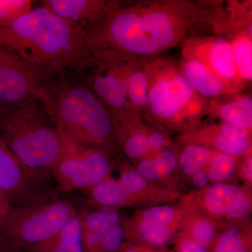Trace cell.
Returning a JSON list of instances; mask_svg holds the SVG:
<instances>
[{
    "instance_id": "cell-5",
    "label": "cell",
    "mask_w": 252,
    "mask_h": 252,
    "mask_svg": "<svg viewBox=\"0 0 252 252\" xmlns=\"http://www.w3.org/2000/svg\"><path fill=\"white\" fill-rule=\"evenodd\" d=\"M148 99L142 117L152 125L182 133L196 130L208 100L198 94L171 59H148Z\"/></svg>"
},
{
    "instance_id": "cell-15",
    "label": "cell",
    "mask_w": 252,
    "mask_h": 252,
    "mask_svg": "<svg viewBox=\"0 0 252 252\" xmlns=\"http://www.w3.org/2000/svg\"><path fill=\"white\" fill-rule=\"evenodd\" d=\"M120 182L143 205H162L174 201L180 193L174 189L160 187L141 175L135 167L126 161L119 163Z\"/></svg>"
},
{
    "instance_id": "cell-11",
    "label": "cell",
    "mask_w": 252,
    "mask_h": 252,
    "mask_svg": "<svg viewBox=\"0 0 252 252\" xmlns=\"http://www.w3.org/2000/svg\"><path fill=\"white\" fill-rule=\"evenodd\" d=\"M182 57L203 63L236 94L241 93L245 84L239 77L233 61L231 44L221 36H190L184 41Z\"/></svg>"
},
{
    "instance_id": "cell-27",
    "label": "cell",
    "mask_w": 252,
    "mask_h": 252,
    "mask_svg": "<svg viewBox=\"0 0 252 252\" xmlns=\"http://www.w3.org/2000/svg\"><path fill=\"white\" fill-rule=\"evenodd\" d=\"M214 149L203 144L187 143L178 157L181 171L187 176L205 170L210 162Z\"/></svg>"
},
{
    "instance_id": "cell-16",
    "label": "cell",
    "mask_w": 252,
    "mask_h": 252,
    "mask_svg": "<svg viewBox=\"0 0 252 252\" xmlns=\"http://www.w3.org/2000/svg\"><path fill=\"white\" fill-rule=\"evenodd\" d=\"M180 66L189 84L207 100L236 94L229 86L196 60L182 57Z\"/></svg>"
},
{
    "instance_id": "cell-29",
    "label": "cell",
    "mask_w": 252,
    "mask_h": 252,
    "mask_svg": "<svg viewBox=\"0 0 252 252\" xmlns=\"http://www.w3.org/2000/svg\"><path fill=\"white\" fill-rule=\"evenodd\" d=\"M31 0H0V30L9 27L33 9Z\"/></svg>"
},
{
    "instance_id": "cell-17",
    "label": "cell",
    "mask_w": 252,
    "mask_h": 252,
    "mask_svg": "<svg viewBox=\"0 0 252 252\" xmlns=\"http://www.w3.org/2000/svg\"><path fill=\"white\" fill-rule=\"evenodd\" d=\"M212 99L207 114L220 117L223 122L240 128H252V99L248 94H235Z\"/></svg>"
},
{
    "instance_id": "cell-25",
    "label": "cell",
    "mask_w": 252,
    "mask_h": 252,
    "mask_svg": "<svg viewBox=\"0 0 252 252\" xmlns=\"http://www.w3.org/2000/svg\"><path fill=\"white\" fill-rule=\"evenodd\" d=\"M78 216L83 234L108 230L123 223L119 210L109 207H96L94 210L78 211Z\"/></svg>"
},
{
    "instance_id": "cell-7",
    "label": "cell",
    "mask_w": 252,
    "mask_h": 252,
    "mask_svg": "<svg viewBox=\"0 0 252 252\" xmlns=\"http://www.w3.org/2000/svg\"><path fill=\"white\" fill-rule=\"evenodd\" d=\"M60 132L64 148L51 170V177L59 192L86 190L112 175L114 154L104 149L82 145Z\"/></svg>"
},
{
    "instance_id": "cell-3",
    "label": "cell",
    "mask_w": 252,
    "mask_h": 252,
    "mask_svg": "<svg viewBox=\"0 0 252 252\" xmlns=\"http://www.w3.org/2000/svg\"><path fill=\"white\" fill-rule=\"evenodd\" d=\"M41 102L55 126L78 143L113 154L119 149L110 111L82 81L63 74L46 84Z\"/></svg>"
},
{
    "instance_id": "cell-2",
    "label": "cell",
    "mask_w": 252,
    "mask_h": 252,
    "mask_svg": "<svg viewBox=\"0 0 252 252\" xmlns=\"http://www.w3.org/2000/svg\"><path fill=\"white\" fill-rule=\"evenodd\" d=\"M0 45L14 54L45 87L86 56V32L43 6L0 30Z\"/></svg>"
},
{
    "instance_id": "cell-34",
    "label": "cell",
    "mask_w": 252,
    "mask_h": 252,
    "mask_svg": "<svg viewBox=\"0 0 252 252\" xmlns=\"http://www.w3.org/2000/svg\"><path fill=\"white\" fill-rule=\"evenodd\" d=\"M242 177L251 185L252 182V158L251 154L246 155L240 167Z\"/></svg>"
},
{
    "instance_id": "cell-13",
    "label": "cell",
    "mask_w": 252,
    "mask_h": 252,
    "mask_svg": "<svg viewBox=\"0 0 252 252\" xmlns=\"http://www.w3.org/2000/svg\"><path fill=\"white\" fill-rule=\"evenodd\" d=\"M122 1L109 0H44L41 6L67 22L91 31L119 9Z\"/></svg>"
},
{
    "instance_id": "cell-14",
    "label": "cell",
    "mask_w": 252,
    "mask_h": 252,
    "mask_svg": "<svg viewBox=\"0 0 252 252\" xmlns=\"http://www.w3.org/2000/svg\"><path fill=\"white\" fill-rule=\"evenodd\" d=\"M110 112L114 135L121 150L135 161L147 157L149 154L148 128L142 116L130 109Z\"/></svg>"
},
{
    "instance_id": "cell-37",
    "label": "cell",
    "mask_w": 252,
    "mask_h": 252,
    "mask_svg": "<svg viewBox=\"0 0 252 252\" xmlns=\"http://www.w3.org/2000/svg\"></svg>"
},
{
    "instance_id": "cell-9",
    "label": "cell",
    "mask_w": 252,
    "mask_h": 252,
    "mask_svg": "<svg viewBox=\"0 0 252 252\" xmlns=\"http://www.w3.org/2000/svg\"><path fill=\"white\" fill-rule=\"evenodd\" d=\"M127 61L128 60L114 54L87 52L77 70L84 75L82 82L109 111L130 109L126 86Z\"/></svg>"
},
{
    "instance_id": "cell-35",
    "label": "cell",
    "mask_w": 252,
    "mask_h": 252,
    "mask_svg": "<svg viewBox=\"0 0 252 252\" xmlns=\"http://www.w3.org/2000/svg\"><path fill=\"white\" fill-rule=\"evenodd\" d=\"M12 207L9 199L0 190V223L7 216Z\"/></svg>"
},
{
    "instance_id": "cell-18",
    "label": "cell",
    "mask_w": 252,
    "mask_h": 252,
    "mask_svg": "<svg viewBox=\"0 0 252 252\" xmlns=\"http://www.w3.org/2000/svg\"><path fill=\"white\" fill-rule=\"evenodd\" d=\"M89 201L95 207L119 210L124 207L142 205L138 199L124 187L119 179L112 175L86 190Z\"/></svg>"
},
{
    "instance_id": "cell-21",
    "label": "cell",
    "mask_w": 252,
    "mask_h": 252,
    "mask_svg": "<svg viewBox=\"0 0 252 252\" xmlns=\"http://www.w3.org/2000/svg\"><path fill=\"white\" fill-rule=\"evenodd\" d=\"M179 166L178 156L173 149H162L152 157L136 160L135 168L151 182H158L170 175Z\"/></svg>"
},
{
    "instance_id": "cell-22",
    "label": "cell",
    "mask_w": 252,
    "mask_h": 252,
    "mask_svg": "<svg viewBox=\"0 0 252 252\" xmlns=\"http://www.w3.org/2000/svg\"><path fill=\"white\" fill-rule=\"evenodd\" d=\"M190 212L187 203L181 207L162 204L153 205L137 212L133 220L159 226L173 227L180 229L182 222Z\"/></svg>"
},
{
    "instance_id": "cell-10",
    "label": "cell",
    "mask_w": 252,
    "mask_h": 252,
    "mask_svg": "<svg viewBox=\"0 0 252 252\" xmlns=\"http://www.w3.org/2000/svg\"><path fill=\"white\" fill-rule=\"evenodd\" d=\"M195 202H188L192 211L207 217L216 223L238 222L252 210L250 194L238 186L228 183L212 184L200 190Z\"/></svg>"
},
{
    "instance_id": "cell-24",
    "label": "cell",
    "mask_w": 252,
    "mask_h": 252,
    "mask_svg": "<svg viewBox=\"0 0 252 252\" xmlns=\"http://www.w3.org/2000/svg\"><path fill=\"white\" fill-rule=\"evenodd\" d=\"M252 38L248 30H244L237 32L230 41L237 73L245 84L252 80Z\"/></svg>"
},
{
    "instance_id": "cell-31",
    "label": "cell",
    "mask_w": 252,
    "mask_h": 252,
    "mask_svg": "<svg viewBox=\"0 0 252 252\" xmlns=\"http://www.w3.org/2000/svg\"><path fill=\"white\" fill-rule=\"evenodd\" d=\"M175 249L176 252H211L198 242L182 235H177L176 238Z\"/></svg>"
},
{
    "instance_id": "cell-33",
    "label": "cell",
    "mask_w": 252,
    "mask_h": 252,
    "mask_svg": "<svg viewBox=\"0 0 252 252\" xmlns=\"http://www.w3.org/2000/svg\"><path fill=\"white\" fill-rule=\"evenodd\" d=\"M119 252H172L167 250H157L152 247L140 244L125 243Z\"/></svg>"
},
{
    "instance_id": "cell-20",
    "label": "cell",
    "mask_w": 252,
    "mask_h": 252,
    "mask_svg": "<svg viewBox=\"0 0 252 252\" xmlns=\"http://www.w3.org/2000/svg\"><path fill=\"white\" fill-rule=\"evenodd\" d=\"M82 238L77 212V215L51 238L23 250L27 252H82Z\"/></svg>"
},
{
    "instance_id": "cell-8",
    "label": "cell",
    "mask_w": 252,
    "mask_h": 252,
    "mask_svg": "<svg viewBox=\"0 0 252 252\" xmlns=\"http://www.w3.org/2000/svg\"><path fill=\"white\" fill-rule=\"evenodd\" d=\"M53 182L25 166L0 135V190L13 207L27 206L59 197Z\"/></svg>"
},
{
    "instance_id": "cell-28",
    "label": "cell",
    "mask_w": 252,
    "mask_h": 252,
    "mask_svg": "<svg viewBox=\"0 0 252 252\" xmlns=\"http://www.w3.org/2000/svg\"><path fill=\"white\" fill-rule=\"evenodd\" d=\"M237 167V157L214 150L206 167L210 182L213 184L225 183L234 175Z\"/></svg>"
},
{
    "instance_id": "cell-23",
    "label": "cell",
    "mask_w": 252,
    "mask_h": 252,
    "mask_svg": "<svg viewBox=\"0 0 252 252\" xmlns=\"http://www.w3.org/2000/svg\"><path fill=\"white\" fill-rule=\"evenodd\" d=\"M179 230L178 235L192 239L211 251L218 237L215 222L190 210Z\"/></svg>"
},
{
    "instance_id": "cell-12",
    "label": "cell",
    "mask_w": 252,
    "mask_h": 252,
    "mask_svg": "<svg viewBox=\"0 0 252 252\" xmlns=\"http://www.w3.org/2000/svg\"><path fill=\"white\" fill-rule=\"evenodd\" d=\"M45 87L14 54L0 45V104L42 101Z\"/></svg>"
},
{
    "instance_id": "cell-32",
    "label": "cell",
    "mask_w": 252,
    "mask_h": 252,
    "mask_svg": "<svg viewBox=\"0 0 252 252\" xmlns=\"http://www.w3.org/2000/svg\"><path fill=\"white\" fill-rule=\"evenodd\" d=\"M190 177H191L190 180H191L192 185L199 190H203L210 186V179H209L206 169L195 172Z\"/></svg>"
},
{
    "instance_id": "cell-36",
    "label": "cell",
    "mask_w": 252,
    "mask_h": 252,
    "mask_svg": "<svg viewBox=\"0 0 252 252\" xmlns=\"http://www.w3.org/2000/svg\"><path fill=\"white\" fill-rule=\"evenodd\" d=\"M0 252H27L0 235Z\"/></svg>"
},
{
    "instance_id": "cell-30",
    "label": "cell",
    "mask_w": 252,
    "mask_h": 252,
    "mask_svg": "<svg viewBox=\"0 0 252 252\" xmlns=\"http://www.w3.org/2000/svg\"><path fill=\"white\" fill-rule=\"evenodd\" d=\"M148 128L149 154L146 157H152L162 149L166 148L168 138L165 135V129L162 127H154V126Z\"/></svg>"
},
{
    "instance_id": "cell-26",
    "label": "cell",
    "mask_w": 252,
    "mask_h": 252,
    "mask_svg": "<svg viewBox=\"0 0 252 252\" xmlns=\"http://www.w3.org/2000/svg\"><path fill=\"white\" fill-rule=\"evenodd\" d=\"M211 252H252L251 232L238 224L225 228L217 237Z\"/></svg>"
},
{
    "instance_id": "cell-19",
    "label": "cell",
    "mask_w": 252,
    "mask_h": 252,
    "mask_svg": "<svg viewBox=\"0 0 252 252\" xmlns=\"http://www.w3.org/2000/svg\"><path fill=\"white\" fill-rule=\"evenodd\" d=\"M148 59L128 60L126 86L129 108L143 115L148 99Z\"/></svg>"
},
{
    "instance_id": "cell-6",
    "label": "cell",
    "mask_w": 252,
    "mask_h": 252,
    "mask_svg": "<svg viewBox=\"0 0 252 252\" xmlns=\"http://www.w3.org/2000/svg\"><path fill=\"white\" fill-rule=\"evenodd\" d=\"M77 212L71 202L61 196L13 207L0 223V235L19 248H29L51 238Z\"/></svg>"
},
{
    "instance_id": "cell-1",
    "label": "cell",
    "mask_w": 252,
    "mask_h": 252,
    "mask_svg": "<svg viewBox=\"0 0 252 252\" xmlns=\"http://www.w3.org/2000/svg\"><path fill=\"white\" fill-rule=\"evenodd\" d=\"M86 32V51L127 60L153 59L188 37L211 16L184 0L147 1L124 6Z\"/></svg>"
},
{
    "instance_id": "cell-4",
    "label": "cell",
    "mask_w": 252,
    "mask_h": 252,
    "mask_svg": "<svg viewBox=\"0 0 252 252\" xmlns=\"http://www.w3.org/2000/svg\"><path fill=\"white\" fill-rule=\"evenodd\" d=\"M0 135L31 172L54 180L51 170L62 154L64 142L40 101L0 104Z\"/></svg>"
}]
</instances>
